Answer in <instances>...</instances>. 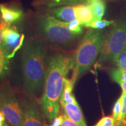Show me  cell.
Returning a JSON list of instances; mask_svg holds the SVG:
<instances>
[{"label":"cell","mask_w":126,"mask_h":126,"mask_svg":"<svg viewBox=\"0 0 126 126\" xmlns=\"http://www.w3.org/2000/svg\"><path fill=\"white\" fill-rule=\"evenodd\" d=\"M4 126H11L10 125V124H9V123L8 124V123H5Z\"/></svg>","instance_id":"f1b7e54d"},{"label":"cell","mask_w":126,"mask_h":126,"mask_svg":"<svg viewBox=\"0 0 126 126\" xmlns=\"http://www.w3.org/2000/svg\"><path fill=\"white\" fill-rule=\"evenodd\" d=\"M116 64L119 68H124L126 67V46L121 53V54H120Z\"/></svg>","instance_id":"603a6c76"},{"label":"cell","mask_w":126,"mask_h":126,"mask_svg":"<svg viewBox=\"0 0 126 126\" xmlns=\"http://www.w3.org/2000/svg\"><path fill=\"white\" fill-rule=\"evenodd\" d=\"M64 25H65L66 27L74 35L77 36L78 34H81L82 33V25L78 19H74L71 21L66 22L64 21Z\"/></svg>","instance_id":"d6986e66"},{"label":"cell","mask_w":126,"mask_h":126,"mask_svg":"<svg viewBox=\"0 0 126 126\" xmlns=\"http://www.w3.org/2000/svg\"><path fill=\"white\" fill-rule=\"evenodd\" d=\"M48 14L63 21L76 19L74 5H65L48 9Z\"/></svg>","instance_id":"8fae6325"},{"label":"cell","mask_w":126,"mask_h":126,"mask_svg":"<svg viewBox=\"0 0 126 126\" xmlns=\"http://www.w3.org/2000/svg\"><path fill=\"white\" fill-rule=\"evenodd\" d=\"M61 126H79L76 123L72 121L71 119L68 117L66 115L64 114V117H63V120L61 123Z\"/></svg>","instance_id":"d4e9b609"},{"label":"cell","mask_w":126,"mask_h":126,"mask_svg":"<svg viewBox=\"0 0 126 126\" xmlns=\"http://www.w3.org/2000/svg\"><path fill=\"white\" fill-rule=\"evenodd\" d=\"M110 76L113 81L120 83V82H126V71L122 68H113L110 71Z\"/></svg>","instance_id":"ac0fdd59"},{"label":"cell","mask_w":126,"mask_h":126,"mask_svg":"<svg viewBox=\"0 0 126 126\" xmlns=\"http://www.w3.org/2000/svg\"><path fill=\"white\" fill-rule=\"evenodd\" d=\"M40 30L48 40L58 45H67L76 36L64 25V21L46 14L39 16Z\"/></svg>","instance_id":"5b68a950"},{"label":"cell","mask_w":126,"mask_h":126,"mask_svg":"<svg viewBox=\"0 0 126 126\" xmlns=\"http://www.w3.org/2000/svg\"><path fill=\"white\" fill-rule=\"evenodd\" d=\"M120 86V87L122 88V90L123 92L126 93V82H120L119 83Z\"/></svg>","instance_id":"83f0119b"},{"label":"cell","mask_w":126,"mask_h":126,"mask_svg":"<svg viewBox=\"0 0 126 126\" xmlns=\"http://www.w3.org/2000/svg\"><path fill=\"white\" fill-rule=\"evenodd\" d=\"M121 106H122V96H120V97L117 99L113 106L112 116L114 117L115 121L119 119L120 114Z\"/></svg>","instance_id":"7402d4cb"},{"label":"cell","mask_w":126,"mask_h":126,"mask_svg":"<svg viewBox=\"0 0 126 126\" xmlns=\"http://www.w3.org/2000/svg\"><path fill=\"white\" fill-rule=\"evenodd\" d=\"M10 25H8L7 23H6L4 20L1 18V15H0V46L1 45L2 41V36L3 32L7 28L8 26Z\"/></svg>","instance_id":"cb8c5ba5"},{"label":"cell","mask_w":126,"mask_h":126,"mask_svg":"<svg viewBox=\"0 0 126 126\" xmlns=\"http://www.w3.org/2000/svg\"><path fill=\"white\" fill-rule=\"evenodd\" d=\"M78 78V75L77 72L75 70H73V74L71 78L70 79L67 78L65 79L64 89L60 100V105L64 103H78L74 95L72 94L74 83Z\"/></svg>","instance_id":"7c38bea8"},{"label":"cell","mask_w":126,"mask_h":126,"mask_svg":"<svg viewBox=\"0 0 126 126\" xmlns=\"http://www.w3.org/2000/svg\"><path fill=\"white\" fill-rule=\"evenodd\" d=\"M115 120L113 116H103L94 126H114Z\"/></svg>","instance_id":"44dd1931"},{"label":"cell","mask_w":126,"mask_h":126,"mask_svg":"<svg viewBox=\"0 0 126 126\" xmlns=\"http://www.w3.org/2000/svg\"><path fill=\"white\" fill-rule=\"evenodd\" d=\"M63 117H64V114H61L60 115H59L53 121V123L51 125H47V124H45V126H61L63 120Z\"/></svg>","instance_id":"484cf974"},{"label":"cell","mask_w":126,"mask_h":126,"mask_svg":"<svg viewBox=\"0 0 126 126\" xmlns=\"http://www.w3.org/2000/svg\"><path fill=\"white\" fill-rule=\"evenodd\" d=\"M114 23L113 20H108L106 19L95 20L93 21L92 23L86 26V28H92L94 29H102L108 27L110 25H113Z\"/></svg>","instance_id":"ffe728a7"},{"label":"cell","mask_w":126,"mask_h":126,"mask_svg":"<svg viewBox=\"0 0 126 126\" xmlns=\"http://www.w3.org/2000/svg\"><path fill=\"white\" fill-rule=\"evenodd\" d=\"M24 36L19 32L15 26L9 25L4 31L1 47L9 59L13 57L15 53L22 45Z\"/></svg>","instance_id":"52a82bcc"},{"label":"cell","mask_w":126,"mask_h":126,"mask_svg":"<svg viewBox=\"0 0 126 126\" xmlns=\"http://www.w3.org/2000/svg\"><path fill=\"white\" fill-rule=\"evenodd\" d=\"M0 15L3 20L8 25L19 21L22 18V9L15 5L0 4Z\"/></svg>","instance_id":"9c48e42d"},{"label":"cell","mask_w":126,"mask_h":126,"mask_svg":"<svg viewBox=\"0 0 126 126\" xmlns=\"http://www.w3.org/2000/svg\"><path fill=\"white\" fill-rule=\"evenodd\" d=\"M76 19L82 26L86 27L94 20V15L89 6L86 4L74 5Z\"/></svg>","instance_id":"5bb4252c"},{"label":"cell","mask_w":126,"mask_h":126,"mask_svg":"<svg viewBox=\"0 0 126 126\" xmlns=\"http://www.w3.org/2000/svg\"><path fill=\"white\" fill-rule=\"evenodd\" d=\"M114 126H120V125H117V124H114Z\"/></svg>","instance_id":"4dcf8cb0"},{"label":"cell","mask_w":126,"mask_h":126,"mask_svg":"<svg viewBox=\"0 0 126 126\" xmlns=\"http://www.w3.org/2000/svg\"><path fill=\"white\" fill-rule=\"evenodd\" d=\"M74 65L73 56L58 53L48 59L41 105L46 117L51 122L59 116L65 79Z\"/></svg>","instance_id":"6da1fadb"},{"label":"cell","mask_w":126,"mask_h":126,"mask_svg":"<svg viewBox=\"0 0 126 126\" xmlns=\"http://www.w3.org/2000/svg\"><path fill=\"white\" fill-rule=\"evenodd\" d=\"M23 123L22 126H45L39 107L32 100L23 104Z\"/></svg>","instance_id":"ba28073f"},{"label":"cell","mask_w":126,"mask_h":126,"mask_svg":"<svg viewBox=\"0 0 126 126\" xmlns=\"http://www.w3.org/2000/svg\"><path fill=\"white\" fill-rule=\"evenodd\" d=\"M105 34L99 29L91 28L79 44L73 56L75 70L78 77L90 69L100 54Z\"/></svg>","instance_id":"3957f363"},{"label":"cell","mask_w":126,"mask_h":126,"mask_svg":"<svg viewBox=\"0 0 126 126\" xmlns=\"http://www.w3.org/2000/svg\"><path fill=\"white\" fill-rule=\"evenodd\" d=\"M0 110L11 126H23V111L13 89L8 83L0 85Z\"/></svg>","instance_id":"8992f818"},{"label":"cell","mask_w":126,"mask_h":126,"mask_svg":"<svg viewBox=\"0 0 126 126\" xmlns=\"http://www.w3.org/2000/svg\"><path fill=\"white\" fill-rule=\"evenodd\" d=\"M45 61V48L39 41H32L23 48L22 71L24 88L28 93L35 94L45 84L47 70Z\"/></svg>","instance_id":"7a4b0ae2"},{"label":"cell","mask_w":126,"mask_h":126,"mask_svg":"<svg viewBox=\"0 0 126 126\" xmlns=\"http://www.w3.org/2000/svg\"><path fill=\"white\" fill-rule=\"evenodd\" d=\"M61 106L64 114L79 126H87L82 111L78 103H64L61 105Z\"/></svg>","instance_id":"30bf717a"},{"label":"cell","mask_w":126,"mask_h":126,"mask_svg":"<svg viewBox=\"0 0 126 126\" xmlns=\"http://www.w3.org/2000/svg\"><path fill=\"white\" fill-rule=\"evenodd\" d=\"M85 4L92 10L94 20L102 19L106 11V4L104 0H90Z\"/></svg>","instance_id":"9a60e30c"},{"label":"cell","mask_w":126,"mask_h":126,"mask_svg":"<svg viewBox=\"0 0 126 126\" xmlns=\"http://www.w3.org/2000/svg\"><path fill=\"white\" fill-rule=\"evenodd\" d=\"M9 70V59L4 50L0 46V79L2 78Z\"/></svg>","instance_id":"2e32d148"},{"label":"cell","mask_w":126,"mask_h":126,"mask_svg":"<svg viewBox=\"0 0 126 126\" xmlns=\"http://www.w3.org/2000/svg\"><path fill=\"white\" fill-rule=\"evenodd\" d=\"M126 46V22H119L104 37L99 61L103 63L112 61L116 63Z\"/></svg>","instance_id":"277c9868"},{"label":"cell","mask_w":126,"mask_h":126,"mask_svg":"<svg viewBox=\"0 0 126 126\" xmlns=\"http://www.w3.org/2000/svg\"><path fill=\"white\" fill-rule=\"evenodd\" d=\"M5 116L2 111L0 110V126H4L5 124Z\"/></svg>","instance_id":"4316f807"},{"label":"cell","mask_w":126,"mask_h":126,"mask_svg":"<svg viewBox=\"0 0 126 126\" xmlns=\"http://www.w3.org/2000/svg\"><path fill=\"white\" fill-rule=\"evenodd\" d=\"M122 68L123 69L124 71H126V67H124V68Z\"/></svg>","instance_id":"f546056e"},{"label":"cell","mask_w":126,"mask_h":126,"mask_svg":"<svg viewBox=\"0 0 126 126\" xmlns=\"http://www.w3.org/2000/svg\"><path fill=\"white\" fill-rule=\"evenodd\" d=\"M90 0H36V7L46 8L47 9L65 5H77L85 4Z\"/></svg>","instance_id":"4fadbf2b"},{"label":"cell","mask_w":126,"mask_h":126,"mask_svg":"<svg viewBox=\"0 0 126 126\" xmlns=\"http://www.w3.org/2000/svg\"><path fill=\"white\" fill-rule=\"evenodd\" d=\"M121 113L115 124L121 126H126V93L122 91Z\"/></svg>","instance_id":"e0dca14e"}]
</instances>
